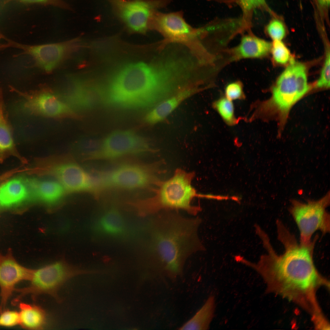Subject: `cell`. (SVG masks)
Here are the masks:
<instances>
[{
  "mask_svg": "<svg viewBox=\"0 0 330 330\" xmlns=\"http://www.w3.org/2000/svg\"><path fill=\"white\" fill-rule=\"evenodd\" d=\"M320 4L322 6H328L329 4L330 0H317Z\"/></svg>",
  "mask_w": 330,
  "mask_h": 330,
  "instance_id": "obj_37",
  "label": "cell"
},
{
  "mask_svg": "<svg viewBox=\"0 0 330 330\" xmlns=\"http://www.w3.org/2000/svg\"><path fill=\"white\" fill-rule=\"evenodd\" d=\"M213 1L220 3H223L226 4H230L234 3H237V0H210Z\"/></svg>",
  "mask_w": 330,
  "mask_h": 330,
  "instance_id": "obj_35",
  "label": "cell"
},
{
  "mask_svg": "<svg viewBox=\"0 0 330 330\" xmlns=\"http://www.w3.org/2000/svg\"><path fill=\"white\" fill-rule=\"evenodd\" d=\"M102 143L95 139H85L80 142L79 147L83 153L91 159L94 158L99 151Z\"/></svg>",
  "mask_w": 330,
  "mask_h": 330,
  "instance_id": "obj_29",
  "label": "cell"
},
{
  "mask_svg": "<svg viewBox=\"0 0 330 330\" xmlns=\"http://www.w3.org/2000/svg\"><path fill=\"white\" fill-rule=\"evenodd\" d=\"M10 89L24 98L23 108L28 112L51 117L74 115L71 108L51 93L42 92L31 94L21 92L12 86Z\"/></svg>",
  "mask_w": 330,
  "mask_h": 330,
  "instance_id": "obj_13",
  "label": "cell"
},
{
  "mask_svg": "<svg viewBox=\"0 0 330 330\" xmlns=\"http://www.w3.org/2000/svg\"><path fill=\"white\" fill-rule=\"evenodd\" d=\"M81 273L78 270L61 262H56L33 270L29 285L22 288L15 289V291L19 294L14 301L17 302L23 297L28 295L32 296L34 299L43 294L56 297L59 288L66 281Z\"/></svg>",
  "mask_w": 330,
  "mask_h": 330,
  "instance_id": "obj_7",
  "label": "cell"
},
{
  "mask_svg": "<svg viewBox=\"0 0 330 330\" xmlns=\"http://www.w3.org/2000/svg\"><path fill=\"white\" fill-rule=\"evenodd\" d=\"M272 44L253 34L250 31L242 36L239 43L230 49L233 61L242 59H256L266 56Z\"/></svg>",
  "mask_w": 330,
  "mask_h": 330,
  "instance_id": "obj_16",
  "label": "cell"
},
{
  "mask_svg": "<svg viewBox=\"0 0 330 330\" xmlns=\"http://www.w3.org/2000/svg\"><path fill=\"white\" fill-rule=\"evenodd\" d=\"M273 57L277 63L284 64L290 58V52L280 40H274L271 49Z\"/></svg>",
  "mask_w": 330,
  "mask_h": 330,
  "instance_id": "obj_28",
  "label": "cell"
},
{
  "mask_svg": "<svg viewBox=\"0 0 330 330\" xmlns=\"http://www.w3.org/2000/svg\"><path fill=\"white\" fill-rule=\"evenodd\" d=\"M278 240L284 250L276 252L269 239L262 241L267 253L256 263L248 261L247 265L255 270L266 284L267 292L279 295L296 303L311 315L321 311L315 296L316 290L329 284L318 273L313 261L314 251L317 240L308 244L298 242L288 229L280 231Z\"/></svg>",
  "mask_w": 330,
  "mask_h": 330,
  "instance_id": "obj_1",
  "label": "cell"
},
{
  "mask_svg": "<svg viewBox=\"0 0 330 330\" xmlns=\"http://www.w3.org/2000/svg\"><path fill=\"white\" fill-rule=\"evenodd\" d=\"M215 301L210 296L201 308L189 320L180 327V330H207L214 316Z\"/></svg>",
  "mask_w": 330,
  "mask_h": 330,
  "instance_id": "obj_23",
  "label": "cell"
},
{
  "mask_svg": "<svg viewBox=\"0 0 330 330\" xmlns=\"http://www.w3.org/2000/svg\"><path fill=\"white\" fill-rule=\"evenodd\" d=\"M148 149L145 140L131 131H117L102 142L94 159H113L128 155H138Z\"/></svg>",
  "mask_w": 330,
  "mask_h": 330,
  "instance_id": "obj_11",
  "label": "cell"
},
{
  "mask_svg": "<svg viewBox=\"0 0 330 330\" xmlns=\"http://www.w3.org/2000/svg\"><path fill=\"white\" fill-rule=\"evenodd\" d=\"M2 39L0 38V51L8 48V45L5 41L2 42Z\"/></svg>",
  "mask_w": 330,
  "mask_h": 330,
  "instance_id": "obj_36",
  "label": "cell"
},
{
  "mask_svg": "<svg viewBox=\"0 0 330 330\" xmlns=\"http://www.w3.org/2000/svg\"><path fill=\"white\" fill-rule=\"evenodd\" d=\"M266 32L269 36L274 40H280L284 37L286 33L283 23L278 20H271L267 25Z\"/></svg>",
  "mask_w": 330,
  "mask_h": 330,
  "instance_id": "obj_30",
  "label": "cell"
},
{
  "mask_svg": "<svg viewBox=\"0 0 330 330\" xmlns=\"http://www.w3.org/2000/svg\"><path fill=\"white\" fill-rule=\"evenodd\" d=\"M13 134L11 127L5 114L0 86V163H3L10 156L16 157L22 163L25 160L16 148Z\"/></svg>",
  "mask_w": 330,
  "mask_h": 330,
  "instance_id": "obj_20",
  "label": "cell"
},
{
  "mask_svg": "<svg viewBox=\"0 0 330 330\" xmlns=\"http://www.w3.org/2000/svg\"><path fill=\"white\" fill-rule=\"evenodd\" d=\"M149 63L127 64L111 80L106 92L105 104L125 109L151 105L171 90L173 75L168 66L154 55Z\"/></svg>",
  "mask_w": 330,
  "mask_h": 330,
  "instance_id": "obj_2",
  "label": "cell"
},
{
  "mask_svg": "<svg viewBox=\"0 0 330 330\" xmlns=\"http://www.w3.org/2000/svg\"><path fill=\"white\" fill-rule=\"evenodd\" d=\"M101 229L105 233L112 235L122 233L124 223L120 213L114 208L111 209L101 218L99 222Z\"/></svg>",
  "mask_w": 330,
  "mask_h": 330,
  "instance_id": "obj_24",
  "label": "cell"
},
{
  "mask_svg": "<svg viewBox=\"0 0 330 330\" xmlns=\"http://www.w3.org/2000/svg\"><path fill=\"white\" fill-rule=\"evenodd\" d=\"M2 38L10 48L19 49L24 53L31 56L37 64L47 72L51 71L56 67L63 59L69 47L68 42L31 45L15 42L4 35Z\"/></svg>",
  "mask_w": 330,
  "mask_h": 330,
  "instance_id": "obj_12",
  "label": "cell"
},
{
  "mask_svg": "<svg viewBox=\"0 0 330 330\" xmlns=\"http://www.w3.org/2000/svg\"><path fill=\"white\" fill-rule=\"evenodd\" d=\"M309 88L305 66L292 60L273 88L271 97L267 101L254 102L255 112L261 117L267 118L274 109L281 116H286Z\"/></svg>",
  "mask_w": 330,
  "mask_h": 330,
  "instance_id": "obj_5",
  "label": "cell"
},
{
  "mask_svg": "<svg viewBox=\"0 0 330 330\" xmlns=\"http://www.w3.org/2000/svg\"><path fill=\"white\" fill-rule=\"evenodd\" d=\"M150 29L160 33L166 40L185 44L190 47H197L205 31L204 26L194 28L185 20L181 12L163 13L158 11L154 15Z\"/></svg>",
  "mask_w": 330,
  "mask_h": 330,
  "instance_id": "obj_9",
  "label": "cell"
},
{
  "mask_svg": "<svg viewBox=\"0 0 330 330\" xmlns=\"http://www.w3.org/2000/svg\"><path fill=\"white\" fill-rule=\"evenodd\" d=\"M316 86L319 88H329L330 86V53L327 52L325 61L321 70L320 76Z\"/></svg>",
  "mask_w": 330,
  "mask_h": 330,
  "instance_id": "obj_32",
  "label": "cell"
},
{
  "mask_svg": "<svg viewBox=\"0 0 330 330\" xmlns=\"http://www.w3.org/2000/svg\"><path fill=\"white\" fill-rule=\"evenodd\" d=\"M242 12L243 19L248 24L252 26L253 13L258 9H267L265 0H237Z\"/></svg>",
  "mask_w": 330,
  "mask_h": 330,
  "instance_id": "obj_26",
  "label": "cell"
},
{
  "mask_svg": "<svg viewBox=\"0 0 330 330\" xmlns=\"http://www.w3.org/2000/svg\"><path fill=\"white\" fill-rule=\"evenodd\" d=\"M212 106L228 126H235L238 123L240 120L243 119V118L237 117L233 101L227 98L223 94L213 102Z\"/></svg>",
  "mask_w": 330,
  "mask_h": 330,
  "instance_id": "obj_25",
  "label": "cell"
},
{
  "mask_svg": "<svg viewBox=\"0 0 330 330\" xmlns=\"http://www.w3.org/2000/svg\"><path fill=\"white\" fill-rule=\"evenodd\" d=\"M176 212L155 214L150 245L156 260L174 275L180 272L185 259L201 248L197 233L200 220Z\"/></svg>",
  "mask_w": 330,
  "mask_h": 330,
  "instance_id": "obj_3",
  "label": "cell"
},
{
  "mask_svg": "<svg viewBox=\"0 0 330 330\" xmlns=\"http://www.w3.org/2000/svg\"><path fill=\"white\" fill-rule=\"evenodd\" d=\"M12 2H16L24 4H37L44 5H50L67 9L68 5L62 0H5L3 2L2 6Z\"/></svg>",
  "mask_w": 330,
  "mask_h": 330,
  "instance_id": "obj_33",
  "label": "cell"
},
{
  "mask_svg": "<svg viewBox=\"0 0 330 330\" xmlns=\"http://www.w3.org/2000/svg\"><path fill=\"white\" fill-rule=\"evenodd\" d=\"M19 325L28 330L43 329L46 321L45 311L39 305L24 302L19 303Z\"/></svg>",
  "mask_w": 330,
  "mask_h": 330,
  "instance_id": "obj_21",
  "label": "cell"
},
{
  "mask_svg": "<svg viewBox=\"0 0 330 330\" xmlns=\"http://www.w3.org/2000/svg\"><path fill=\"white\" fill-rule=\"evenodd\" d=\"M33 271L11 258L0 259V313L6 309L16 285L22 281H29Z\"/></svg>",
  "mask_w": 330,
  "mask_h": 330,
  "instance_id": "obj_14",
  "label": "cell"
},
{
  "mask_svg": "<svg viewBox=\"0 0 330 330\" xmlns=\"http://www.w3.org/2000/svg\"><path fill=\"white\" fill-rule=\"evenodd\" d=\"M195 176L193 172L178 169L168 179L158 180L155 184L156 186L154 195L142 201L145 210L153 214L163 211L181 210L196 215L200 208L194 204V200L196 198H206V194L198 193L193 186Z\"/></svg>",
  "mask_w": 330,
  "mask_h": 330,
  "instance_id": "obj_4",
  "label": "cell"
},
{
  "mask_svg": "<svg viewBox=\"0 0 330 330\" xmlns=\"http://www.w3.org/2000/svg\"><path fill=\"white\" fill-rule=\"evenodd\" d=\"M19 312L6 310L0 313V326L10 327L19 325Z\"/></svg>",
  "mask_w": 330,
  "mask_h": 330,
  "instance_id": "obj_31",
  "label": "cell"
},
{
  "mask_svg": "<svg viewBox=\"0 0 330 330\" xmlns=\"http://www.w3.org/2000/svg\"><path fill=\"white\" fill-rule=\"evenodd\" d=\"M27 181L32 200L51 204L58 202L64 195V188L57 181L41 180L35 178H27Z\"/></svg>",
  "mask_w": 330,
  "mask_h": 330,
  "instance_id": "obj_19",
  "label": "cell"
},
{
  "mask_svg": "<svg viewBox=\"0 0 330 330\" xmlns=\"http://www.w3.org/2000/svg\"><path fill=\"white\" fill-rule=\"evenodd\" d=\"M329 204V191L318 200H308L306 203L291 200L289 211L299 230L300 243H311L317 231L323 234L329 232L330 215L327 210Z\"/></svg>",
  "mask_w": 330,
  "mask_h": 330,
  "instance_id": "obj_6",
  "label": "cell"
},
{
  "mask_svg": "<svg viewBox=\"0 0 330 330\" xmlns=\"http://www.w3.org/2000/svg\"><path fill=\"white\" fill-rule=\"evenodd\" d=\"M117 17L130 30L143 33L150 29L158 10L171 0H109Z\"/></svg>",
  "mask_w": 330,
  "mask_h": 330,
  "instance_id": "obj_8",
  "label": "cell"
},
{
  "mask_svg": "<svg viewBox=\"0 0 330 330\" xmlns=\"http://www.w3.org/2000/svg\"><path fill=\"white\" fill-rule=\"evenodd\" d=\"M154 166L125 164L106 173L107 188L133 189L155 184L158 180Z\"/></svg>",
  "mask_w": 330,
  "mask_h": 330,
  "instance_id": "obj_10",
  "label": "cell"
},
{
  "mask_svg": "<svg viewBox=\"0 0 330 330\" xmlns=\"http://www.w3.org/2000/svg\"><path fill=\"white\" fill-rule=\"evenodd\" d=\"M201 90L202 89L199 87H192L176 93L149 111L145 116V122L149 125H153L161 121L184 100Z\"/></svg>",
  "mask_w": 330,
  "mask_h": 330,
  "instance_id": "obj_18",
  "label": "cell"
},
{
  "mask_svg": "<svg viewBox=\"0 0 330 330\" xmlns=\"http://www.w3.org/2000/svg\"><path fill=\"white\" fill-rule=\"evenodd\" d=\"M49 171L67 192H88L86 172L77 164L72 162L61 163L52 166Z\"/></svg>",
  "mask_w": 330,
  "mask_h": 330,
  "instance_id": "obj_15",
  "label": "cell"
},
{
  "mask_svg": "<svg viewBox=\"0 0 330 330\" xmlns=\"http://www.w3.org/2000/svg\"><path fill=\"white\" fill-rule=\"evenodd\" d=\"M18 172L17 169L15 168L1 175H0V183H2L3 182L6 181L7 178H9Z\"/></svg>",
  "mask_w": 330,
  "mask_h": 330,
  "instance_id": "obj_34",
  "label": "cell"
},
{
  "mask_svg": "<svg viewBox=\"0 0 330 330\" xmlns=\"http://www.w3.org/2000/svg\"><path fill=\"white\" fill-rule=\"evenodd\" d=\"M223 94L227 98L233 101L244 100L246 97L243 84L239 80L228 83L225 87Z\"/></svg>",
  "mask_w": 330,
  "mask_h": 330,
  "instance_id": "obj_27",
  "label": "cell"
},
{
  "mask_svg": "<svg viewBox=\"0 0 330 330\" xmlns=\"http://www.w3.org/2000/svg\"><path fill=\"white\" fill-rule=\"evenodd\" d=\"M0 185V206L9 207L32 200L27 178L16 177Z\"/></svg>",
  "mask_w": 330,
  "mask_h": 330,
  "instance_id": "obj_17",
  "label": "cell"
},
{
  "mask_svg": "<svg viewBox=\"0 0 330 330\" xmlns=\"http://www.w3.org/2000/svg\"><path fill=\"white\" fill-rule=\"evenodd\" d=\"M106 92L97 86H77L73 107L88 109L105 103Z\"/></svg>",
  "mask_w": 330,
  "mask_h": 330,
  "instance_id": "obj_22",
  "label": "cell"
}]
</instances>
